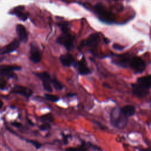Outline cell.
I'll list each match as a JSON object with an SVG mask.
<instances>
[{
    "label": "cell",
    "mask_w": 151,
    "mask_h": 151,
    "mask_svg": "<svg viewBox=\"0 0 151 151\" xmlns=\"http://www.w3.org/2000/svg\"><path fill=\"white\" fill-rule=\"evenodd\" d=\"M110 120L113 127L119 129H123L127 124L128 117L122 113L120 108L116 107L113 108L110 113Z\"/></svg>",
    "instance_id": "6da1fadb"
},
{
    "label": "cell",
    "mask_w": 151,
    "mask_h": 151,
    "mask_svg": "<svg viewBox=\"0 0 151 151\" xmlns=\"http://www.w3.org/2000/svg\"><path fill=\"white\" fill-rule=\"evenodd\" d=\"M93 9L95 14L101 22L107 24H111L114 22V15L111 12L107 11L104 6L101 3L96 4L94 6Z\"/></svg>",
    "instance_id": "7a4b0ae2"
},
{
    "label": "cell",
    "mask_w": 151,
    "mask_h": 151,
    "mask_svg": "<svg viewBox=\"0 0 151 151\" xmlns=\"http://www.w3.org/2000/svg\"><path fill=\"white\" fill-rule=\"evenodd\" d=\"M75 37L69 32H61L56 40L57 43L65 47L68 51H71L74 47Z\"/></svg>",
    "instance_id": "3957f363"
},
{
    "label": "cell",
    "mask_w": 151,
    "mask_h": 151,
    "mask_svg": "<svg viewBox=\"0 0 151 151\" xmlns=\"http://www.w3.org/2000/svg\"><path fill=\"white\" fill-rule=\"evenodd\" d=\"M99 42V34L97 32H94L90 34L86 40H83L80 44V47L82 48L84 47H87L90 48L91 52L94 54V52L97 51Z\"/></svg>",
    "instance_id": "277c9868"
},
{
    "label": "cell",
    "mask_w": 151,
    "mask_h": 151,
    "mask_svg": "<svg viewBox=\"0 0 151 151\" xmlns=\"http://www.w3.org/2000/svg\"><path fill=\"white\" fill-rule=\"evenodd\" d=\"M21 69V67L17 65H1L0 67L1 76L8 78L17 79V75L14 71H18Z\"/></svg>",
    "instance_id": "5b68a950"
},
{
    "label": "cell",
    "mask_w": 151,
    "mask_h": 151,
    "mask_svg": "<svg viewBox=\"0 0 151 151\" xmlns=\"http://www.w3.org/2000/svg\"><path fill=\"white\" fill-rule=\"evenodd\" d=\"M34 73L41 81L44 89L47 92H52V89L51 87V77L50 74L46 71Z\"/></svg>",
    "instance_id": "8992f818"
},
{
    "label": "cell",
    "mask_w": 151,
    "mask_h": 151,
    "mask_svg": "<svg viewBox=\"0 0 151 151\" xmlns=\"http://www.w3.org/2000/svg\"><path fill=\"white\" fill-rule=\"evenodd\" d=\"M41 58V53L37 44L35 42H31L29 56L30 61L34 64H38L40 62Z\"/></svg>",
    "instance_id": "52a82bcc"
},
{
    "label": "cell",
    "mask_w": 151,
    "mask_h": 151,
    "mask_svg": "<svg viewBox=\"0 0 151 151\" xmlns=\"http://www.w3.org/2000/svg\"><path fill=\"white\" fill-rule=\"evenodd\" d=\"M132 58L130 57L129 54H120L114 55L112 58V62L113 64L117 65L120 67L126 68L130 66V63Z\"/></svg>",
    "instance_id": "ba28073f"
},
{
    "label": "cell",
    "mask_w": 151,
    "mask_h": 151,
    "mask_svg": "<svg viewBox=\"0 0 151 151\" xmlns=\"http://www.w3.org/2000/svg\"><path fill=\"white\" fill-rule=\"evenodd\" d=\"M130 67L136 73H142L146 68V64L145 61L139 57H132Z\"/></svg>",
    "instance_id": "9c48e42d"
},
{
    "label": "cell",
    "mask_w": 151,
    "mask_h": 151,
    "mask_svg": "<svg viewBox=\"0 0 151 151\" xmlns=\"http://www.w3.org/2000/svg\"><path fill=\"white\" fill-rule=\"evenodd\" d=\"M11 93L13 94H19L27 99H29L32 96L33 92L30 88L28 87L19 85H15L12 88Z\"/></svg>",
    "instance_id": "30bf717a"
},
{
    "label": "cell",
    "mask_w": 151,
    "mask_h": 151,
    "mask_svg": "<svg viewBox=\"0 0 151 151\" xmlns=\"http://www.w3.org/2000/svg\"><path fill=\"white\" fill-rule=\"evenodd\" d=\"M20 41L17 38L14 39L11 42L1 49V54L4 55L16 51L19 47Z\"/></svg>",
    "instance_id": "8fae6325"
},
{
    "label": "cell",
    "mask_w": 151,
    "mask_h": 151,
    "mask_svg": "<svg viewBox=\"0 0 151 151\" xmlns=\"http://www.w3.org/2000/svg\"><path fill=\"white\" fill-rule=\"evenodd\" d=\"M60 61L64 67H77V62L76 61L74 57L69 53L60 55Z\"/></svg>",
    "instance_id": "7c38bea8"
},
{
    "label": "cell",
    "mask_w": 151,
    "mask_h": 151,
    "mask_svg": "<svg viewBox=\"0 0 151 151\" xmlns=\"http://www.w3.org/2000/svg\"><path fill=\"white\" fill-rule=\"evenodd\" d=\"M133 93L138 97L146 96L149 93V88L139 83L132 84Z\"/></svg>",
    "instance_id": "4fadbf2b"
},
{
    "label": "cell",
    "mask_w": 151,
    "mask_h": 151,
    "mask_svg": "<svg viewBox=\"0 0 151 151\" xmlns=\"http://www.w3.org/2000/svg\"><path fill=\"white\" fill-rule=\"evenodd\" d=\"M24 9L25 8L24 6H18L14 8L9 14L16 16L21 21H25L28 18V15L24 11Z\"/></svg>",
    "instance_id": "5bb4252c"
},
{
    "label": "cell",
    "mask_w": 151,
    "mask_h": 151,
    "mask_svg": "<svg viewBox=\"0 0 151 151\" xmlns=\"http://www.w3.org/2000/svg\"><path fill=\"white\" fill-rule=\"evenodd\" d=\"M16 32L18 39L20 41L27 42L28 39V34L25 27L22 24H17L16 25Z\"/></svg>",
    "instance_id": "9a60e30c"
},
{
    "label": "cell",
    "mask_w": 151,
    "mask_h": 151,
    "mask_svg": "<svg viewBox=\"0 0 151 151\" xmlns=\"http://www.w3.org/2000/svg\"><path fill=\"white\" fill-rule=\"evenodd\" d=\"M76 67L77 68L78 72L80 75H87L91 73V70L87 66L85 58L84 57H83L80 61H77Z\"/></svg>",
    "instance_id": "2e32d148"
},
{
    "label": "cell",
    "mask_w": 151,
    "mask_h": 151,
    "mask_svg": "<svg viewBox=\"0 0 151 151\" xmlns=\"http://www.w3.org/2000/svg\"><path fill=\"white\" fill-rule=\"evenodd\" d=\"M122 113L127 117L132 116L135 113V108L132 105H126L121 108Z\"/></svg>",
    "instance_id": "e0dca14e"
},
{
    "label": "cell",
    "mask_w": 151,
    "mask_h": 151,
    "mask_svg": "<svg viewBox=\"0 0 151 151\" xmlns=\"http://www.w3.org/2000/svg\"><path fill=\"white\" fill-rule=\"evenodd\" d=\"M137 83H139L146 88H149L151 87V75L139 78L137 80Z\"/></svg>",
    "instance_id": "ac0fdd59"
},
{
    "label": "cell",
    "mask_w": 151,
    "mask_h": 151,
    "mask_svg": "<svg viewBox=\"0 0 151 151\" xmlns=\"http://www.w3.org/2000/svg\"><path fill=\"white\" fill-rule=\"evenodd\" d=\"M58 26L60 27L61 32H69L70 28H69V25L70 23L67 21H61L59 23L57 24Z\"/></svg>",
    "instance_id": "d6986e66"
},
{
    "label": "cell",
    "mask_w": 151,
    "mask_h": 151,
    "mask_svg": "<svg viewBox=\"0 0 151 151\" xmlns=\"http://www.w3.org/2000/svg\"><path fill=\"white\" fill-rule=\"evenodd\" d=\"M51 84L57 90H61L64 87L63 85L55 77L51 78Z\"/></svg>",
    "instance_id": "ffe728a7"
},
{
    "label": "cell",
    "mask_w": 151,
    "mask_h": 151,
    "mask_svg": "<svg viewBox=\"0 0 151 151\" xmlns=\"http://www.w3.org/2000/svg\"><path fill=\"white\" fill-rule=\"evenodd\" d=\"M44 98L45 100L51 101V102H57L59 100L60 98L54 94H44Z\"/></svg>",
    "instance_id": "44dd1931"
},
{
    "label": "cell",
    "mask_w": 151,
    "mask_h": 151,
    "mask_svg": "<svg viewBox=\"0 0 151 151\" xmlns=\"http://www.w3.org/2000/svg\"><path fill=\"white\" fill-rule=\"evenodd\" d=\"M87 148L85 146L81 145L80 147H69L65 149V151H86Z\"/></svg>",
    "instance_id": "7402d4cb"
},
{
    "label": "cell",
    "mask_w": 151,
    "mask_h": 151,
    "mask_svg": "<svg viewBox=\"0 0 151 151\" xmlns=\"http://www.w3.org/2000/svg\"><path fill=\"white\" fill-rule=\"evenodd\" d=\"M26 141L28 143H29L30 144L32 145L34 147H35L37 149H40L42 145L37 140H26Z\"/></svg>",
    "instance_id": "603a6c76"
},
{
    "label": "cell",
    "mask_w": 151,
    "mask_h": 151,
    "mask_svg": "<svg viewBox=\"0 0 151 151\" xmlns=\"http://www.w3.org/2000/svg\"><path fill=\"white\" fill-rule=\"evenodd\" d=\"M112 47L114 50H123L124 48V46H122V45H120V44H113Z\"/></svg>",
    "instance_id": "cb8c5ba5"
},
{
    "label": "cell",
    "mask_w": 151,
    "mask_h": 151,
    "mask_svg": "<svg viewBox=\"0 0 151 151\" xmlns=\"http://www.w3.org/2000/svg\"><path fill=\"white\" fill-rule=\"evenodd\" d=\"M6 81H5V80L3 79L2 77H1V90L5 89V87H6Z\"/></svg>",
    "instance_id": "d4e9b609"
},
{
    "label": "cell",
    "mask_w": 151,
    "mask_h": 151,
    "mask_svg": "<svg viewBox=\"0 0 151 151\" xmlns=\"http://www.w3.org/2000/svg\"><path fill=\"white\" fill-rule=\"evenodd\" d=\"M50 126L48 125V124H42L41 126H40V129L41 130H47L48 127H49Z\"/></svg>",
    "instance_id": "484cf974"
},
{
    "label": "cell",
    "mask_w": 151,
    "mask_h": 151,
    "mask_svg": "<svg viewBox=\"0 0 151 151\" xmlns=\"http://www.w3.org/2000/svg\"><path fill=\"white\" fill-rule=\"evenodd\" d=\"M11 124H12V125H13L14 126H15L17 127H20L22 126V124L18 122H13Z\"/></svg>",
    "instance_id": "4316f807"
},
{
    "label": "cell",
    "mask_w": 151,
    "mask_h": 151,
    "mask_svg": "<svg viewBox=\"0 0 151 151\" xmlns=\"http://www.w3.org/2000/svg\"><path fill=\"white\" fill-rule=\"evenodd\" d=\"M140 151H151V150H145V149H143V150H140Z\"/></svg>",
    "instance_id": "83f0119b"
},
{
    "label": "cell",
    "mask_w": 151,
    "mask_h": 151,
    "mask_svg": "<svg viewBox=\"0 0 151 151\" xmlns=\"http://www.w3.org/2000/svg\"><path fill=\"white\" fill-rule=\"evenodd\" d=\"M115 1H117V0H115Z\"/></svg>",
    "instance_id": "f1b7e54d"
}]
</instances>
